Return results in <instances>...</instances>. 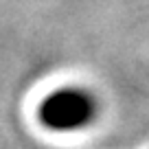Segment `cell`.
Returning a JSON list of instances; mask_svg holds the SVG:
<instances>
[{"label":"cell","mask_w":149,"mask_h":149,"mask_svg":"<svg viewBox=\"0 0 149 149\" xmlns=\"http://www.w3.org/2000/svg\"><path fill=\"white\" fill-rule=\"evenodd\" d=\"M94 103L81 90H59L44 99L40 107V121L51 130H74L90 121Z\"/></svg>","instance_id":"1"}]
</instances>
